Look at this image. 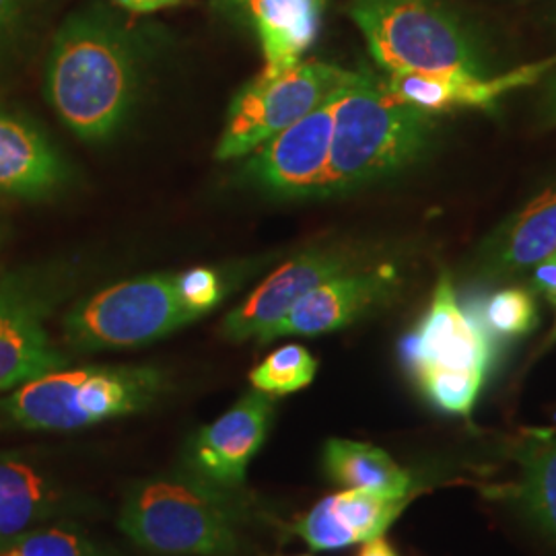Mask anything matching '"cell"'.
<instances>
[{
  "label": "cell",
  "mask_w": 556,
  "mask_h": 556,
  "mask_svg": "<svg viewBox=\"0 0 556 556\" xmlns=\"http://www.w3.org/2000/svg\"><path fill=\"white\" fill-rule=\"evenodd\" d=\"M137 40L101 11L60 27L46 68V91L60 119L85 140L110 139L139 91Z\"/></svg>",
  "instance_id": "obj_1"
},
{
  "label": "cell",
  "mask_w": 556,
  "mask_h": 556,
  "mask_svg": "<svg viewBox=\"0 0 556 556\" xmlns=\"http://www.w3.org/2000/svg\"><path fill=\"white\" fill-rule=\"evenodd\" d=\"M431 132L427 112L397 100L367 71L334 101L330 167L324 194L353 190L417 160Z\"/></svg>",
  "instance_id": "obj_2"
},
{
  "label": "cell",
  "mask_w": 556,
  "mask_h": 556,
  "mask_svg": "<svg viewBox=\"0 0 556 556\" xmlns=\"http://www.w3.org/2000/svg\"><path fill=\"white\" fill-rule=\"evenodd\" d=\"M231 495L188 475L147 478L122 503L119 530L155 556H245Z\"/></svg>",
  "instance_id": "obj_3"
},
{
  "label": "cell",
  "mask_w": 556,
  "mask_h": 556,
  "mask_svg": "<svg viewBox=\"0 0 556 556\" xmlns=\"http://www.w3.org/2000/svg\"><path fill=\"white\" fill-rule=\"evenodd\" d=\"M163 392L157 367L93 365L31 379L2 402V410L27 431H77L142 413Z\"/></svg>",
  "instance_id": "obj_4"
},
{
  "label": "cell",
  "mask_w": 556,
  "mask_h": 556,
  "mask_svg": "<svg viewBox=\"0 0 556 556\" xmlns=\"http://www.w3.org/2000/svg\"><path fill=\"white\" fill-rule=\"evenodd\" d=\"M199 318L179 273L149 275L122 280L80 301L64 318V337L85 353L130 349L169 337Z\"/></svg>",
  "instance_id": "obj_5"
},
{
  "label": "cell",
  "mask_w": 556,
  "mask_h": 556,
  "mask_svg": "<svg viewBox=\"0 0 556 556\" xmlns=\"http://www.w3.org/2000/svg\"><path fill=\"white\" fill-rule=\"evenodd\" d=\"M374 59L394 73L482 75L456 21L431 0H353L349 9Z\"/></svg>",
  "instance_id": "obj_6"
},
{
  "label": "cell",
  "mask_w": 556,
  "mask_h": 556,
  "mask_svg": "<svg viewBox=\"0 0 556 556\" xmlns=\"http://www.w3.org/2000/svg\"><path fill=\"white\" fill-rule=\"evenodd\" d=\"M355 73L318 60H301L280 75H260L250 80L227 110L215 157H248L319 105L337 100L355 79Z\"/></svg>",
  "instance_id": "obj_7"
},
{
  "label": "cell",
  "mask_w": 556,
  "mask_h": 556,
  "mask_svg": "<svg viewBox=\"0 0 556 556\" xmlns=\"http://www.w3.org/2000/svg\"><path fill=\"white\" fill-rule=\"evenodd\" d=\"M275 400L252 390L217 420L188 439L184 462L188 477L213 491L233 495L245 482L248 466L268 438Z\"/></svg>",
  "instance_id": "obj_8"
},
{
  "label": "cell",
  "mask_w": 556,
  "mask_h": 556,
  "mask_svg": "<svg viewBox=\"0 0 556 556\" xmlns=\"http://www.w3.org/2000/svg\"><path fill=\"white\" fill-rule=\"evenodd\" d=\"M334 101L319 105L258 147L245 165L248 179L277 197L324 194L330 167Z\"/></svg>",
  "instance_id": "obj_9"
},
{
  "label": "cell",
  "mask_w": 556,
  "mask_h": 556,
  "mask_svg": "<svg viewBox=\"0 0 556 556\" xmlns=\"http://www.w3.org/2000/svg\"><path fill=\"white\" fill-rule=\"evenodd\" d=\"M400 351L417 378L427 371L486 374L493 355L491 337L457 305L454 285L445 275L439 278L427 316L402 340Z\"/></svg>",
  "instance_id": "obj_10"
},
{
  "label": "cell",
  "mask_w": 556,
  "mask_h": 556,
  "mask_svg": "<svg viewBox=\"0 0 556 556\" xmlns=\"http://www.w3.org/2000/svg\"><path fill=\"white\" fill-rule=\"evenodd\" d=\"M50 299L17 277L0 282V392L68 365L46 330Z\"/></svg>",
  "instance_id": "obj_11"
},
{
  "label": "cell",
  "mask_w": 556,
  "mask_h": 556,
  "mask_svg": "<svg viewBox=\"0 0 556 556\" xmlns=\"http://www.w3.org/2000/svg\"><path fill=\"white\" fill-rule=\"evenodd\" d=\"M346 270L349 260L338 252H307L289 260L225 316L220 337L229 342L258 340L260 344H266L270 332L291 314L301 299L328 278Z\"/></svg>",
  "instance_id": "obj_12"
},
{
  "label": "cell",
  "mask_w": 556,
  "mask_h": 556,
  "mask_svg": "<svg viewBox=\"0 0 556 556\" xmlns=\"http://www.w3.org/2000/svg\"><path fill=\"white\" fill-rule=\"evenodd\" d=\"M220 9L248 23L264 54L262 75L293 68L318 38L324 0H219Z\"/></svg>",
  "instance_id": "obj_13"
},
{
  "label": "cell",
  "mask_w": 556,
  "mask_h": 556,
  "mask_svg": "<svg viewBox=\"0 0 556 556\" xmlns=\"http://www.w3.org/2000/svg\"><path fill=\"white\" fill-rule=\"evenodd\" d=\"M392 293L386 273H342L309 291L266 342L280 337H318L351 326Z\"/></svg>",
  "instance_id": "obj_14"
},
{
  "label": "cell",
  "mask_w": 556,
  "mask_h": 556,
  "mask_svg": "<svg viewBox=\"0 0 556 556\" xmlns=\"http://www.w3.org/2000/svg\"><path fill=\"white\" fill-rule=\"evenodd\" d=\"M555 64L556 56L493 79L464 73H394L386 85L394 98L427 114L456 108H489L507 91L532 85Z\"/></svg>",
  "instance_id": "obj_15"
},
{
  "label": "cell",
  "mask_w": 556,
  "mask_h": 556,
  "mask_svg": "<svg viewBox=\"0 0 556 556\" xmlns=\"http://www.w3.org/2000/svg\"><path fill=\"white\" fill-rule=\"evenodd\" d=\"M66 178L56 147L34 124L0 112V194L43 197Z\"/></svg>",
  "instance_id": "obj_16"
},
{
  "label": "cell",
  "mask_w": 556,
  "mask_h": 556,
  "mask_svg": "<svg viewBox=\"0 0 556 556\" xmlns=\"http://www.w3.org/2000/svg\"><path fill=\"white\" fill-rule=\"evenodd\" d=\"M75 509L34 464L0 456V544Z\"/></svg>",
  "instance_id": "obj_17"
},
{
  "label": "cell",
  "mask_w": 556,
  "mask_h": 556,
  "mask_svg": "<svg viewBox=\"0 0 556 556\" xmlns=\"http://www.w3.org/2000/svg\"><path fill=\"white\" fill-rule=\"evenodd\" d=\"M324 468L328 477L346 489L383 497H410L413 491L410 475L390 454L369 443L328 439L324 445Z\"/></svg>",
  "instance_id": "obj_18"
},
{
  "label": "cell",
  "mask_w": 556,
  "mask_h": 556,
  "mask_svg": "<svg viewBox=\"0 0 556 556\" xmlns=\"http://www.w3.org/2000/svg\"><path fill=\"white\" fill-rule=\"evenodd\" d=\"M516 459L521 480L509 489L523 511L556 540V435L553 431H532L521 441Z\"/></svg>",
  "instance_id": "obj_19"
},
{
  "label": "cell",
  "mask_w": 556,
  "mask_h": 556,
  "mask_svg": "<svg viewBox=\"0 0 556 556\" xmlns=\"http://www.w3.org/2000/svg\"><path fill=\"white\" fill-rule=\"evenodd\" d=\"M556 254V186L538 194L511 220L498 260L507 268H528Z\"/></svg>",
  "instance_id": "obj_20"
},
{
  "label": "cell",
  "mask_w": 556,
  "mask_h": 556,
  "mask_svg": "<svg viewBox=\"0 0 556 556\" xmlns=\"http://www.w3.org/2000/svg\"><path fill=\"white\" fill-rule=\"evenodd\" d=\"M0 556H112L75 523H41L0 544Z\"/></svg>",
  "instance_id": "obj_21"
},
{
  "label": "cell",
  "mask_w": 556,
  "mask_h": 556,
  "mask_svg": "<svg viewBox=\"0 0 556 556\" xmlns=\"http://www.w3.org/2000/svg\"><path fill=\"white\" fill-rule=\"evenodd\" d=\"M410 497H383L369 491L346 489L330 497L338 519L355 534L358 542L383 536L396 521Z\"/></svg>",
  "instance_id": "obj_22"
},
{
  "label": "cell",
  "mask_w": 556,
  "mask_h": 556,
  "mask_svg": "<svg viewBox=\"0 0 556 556\" xmlns=\"http://www.w3.org/2000/svg\"><path fill=\"white\" fill-rule=\"evenodd\" d=\"M318 371V361L301 344H285L250 374L252 388L268 396H287L307 388Z\"/></svg>",
  "instance_id": "obj_23"
},
{
  "label": "cell",
  "mask_w": 556,
  "mask_h": 556,
  "mask_svg": "<svg viewBox=\"0 0 556 556\" xmlns=\"http://www.w3.org/2000/svg\"><path fill=\"white\" fill-rule=\"evenodd\" d=\"M475 318L489 337H521L536 326V303L523 289H503L486 299L482 312Z\"/></svg>",
  "instance_id": "obj_24"
},
{
  "label": "cell",
  "mask_w": 556,
  "mask_h": 556,
  "mask_svg": "<svg viewBox=\"0 0 556 556\" xmlns=\"http://www.w3.org/2000/svg\"><path fill=\"white\" fill-rule=\"evenodd\" d=\"M425 394L439 408L454 415H470L484 374L477 371H427L418 376Z\"/></svg>",
  "instance_id": "obj_25"
},
{
  "label": "cell",
  "mask_w": 556,
  "mask_h": 556,
  "mask_svg": "<svg viewBox=\"0 0 556 556\" xmlns=\"http://www.w3.org/2000/svg\"><path fill=\"white\" fill-rule=\"evenodd\" d=\"M293 534L307 542L314 551H338L358 544L355 534L338 519L330 497L321 498L307 516L301 517L293 526Z\"/></svg>",
  "instance_id": "obj_26"
},
{
  "label": "cell",
  "mask_w": 556,
  "mask_h": 556,
  "mask_svg": "<svg viewBox=\"0 0 556 556\" xmlns=\"http://www.w3.org/2000/svg\"><path fill=\"white\" fill-rule=\"evenodd\" d=\"M534 282H536L538 289L556 305V254L540 262V266L534 273Z\"/></svg>",
  "instance_id": "obj_27"
},
{
  "label": "cell",
  "mask_w": 556,
  "mask_h": 556,
  "mask_svg": "<svg viewBox=\"0 0 556 556\" xmlns=\"http://www.w3.org/2000/svg\"><path fill=\"white\" fill-rule=\"evenodd\" d=\"M116 2L132 13H153V11H160L165 7L179 4L181 0H116Z\"/></svg>",
  "instance_id": "obj_28"
},
{
  "label": "cell",
  "mask_w": 556,
  "mask_h": 556,
  "mask_svg": "<svg viewBox=\"0 0 556 556\" xmlns=\"http://www.w3.org/2000/svg\"><path fill=\"white\" fill-rule=\"evenodd\" d=\"M21 7H23V0H0V38L17 20Z\"/></svg>",
  "instance_id": "obj_29"
},
{
  "label": "cell",
  "mask_w": 556,
  "mask_h": 556,
  "mask_svg": "<svg viewBox=\"0 0 556 556\" xmlns=\"http://www.w3.org/2000/svg\"><path fill=\"white\" fill-rule=\"evenodd\" d=\"M358 556H397L396 551L386 542V538L378 536L363 542Z\"/></svg>",
  "instance_id": "obj_30"
},
{
  "label": "cell",
  "mask_w": 556,
  "mask_h": 556,
  "mask_svg": "<svg viewBox=\"0 0 556 556\" xmlns=\"http://www.w3.org/2000/svg\"><path fill=\"white\" fill-rule=\"evenodd\" d=\"M544 108H546V119H548V124H556V75L553 77V80H551V85H548V93H546Z\"/></svg>",
  "instance_id": "obj_31"
}]
</instances>
